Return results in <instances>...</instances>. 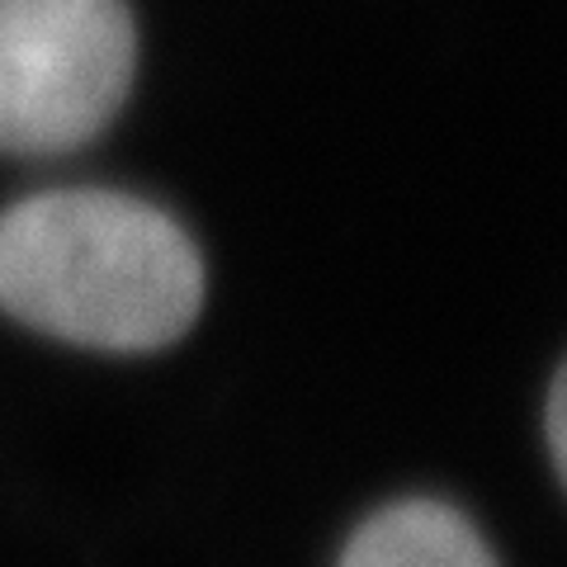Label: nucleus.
<instances>
[{"label":"nucleus","mask_w":567,"mask_h":567,"mask_svg":"<svg viewBox=\"0 0 567 567\" xmlns=\"http://www.w3.org/2000/svg\"><path fill=\"white\" fill-rule=\"evenodd\" d=\"M204 265L185 227L114 189H52L0 213V312L66 346L147 354L194 327Z\"/></svg>","instance_id":"1"},{"label":"nucleus","mask_w":567,"mask_h":567,"mask_svg":"<svg viewBox=\"0 0 567 567\" xmlns=\"http://www.w3.org/2000/svg\"><path fill=\"white\" fill-rule=\"evenodd\" d=\"M133 71L123 0H0V152H76L114 123Z\"/></svg>","instance_id":"2"},{"label":"nucleus","mask_w":567,"mask_h":567,"mask_svg":"<svg viewBox=\"0 0 567 567\" xmlns=\"http://www.w3.org/2000/svg\"><path fill=\"white\" fill-rule=\"evenodd\" d=\"M341 567H496V558L454 506L398 502L354 529Z\"/></svg>","instance_id":"3"},{"label":"nucleus","mask_w":567,"mask_h":567,"mask_svg":"<svg viewBox=\"0 0 567 567\" xmlns=\"http://www.w3.org/2000/svg\"><path fill=\"white\" fill-rule=\"evenodd\" d=\"M548 450H554L558 477H563V487H567V364L558 369L554 393H548Z\"/></svg>","instance_id":"4"}]
</instances>
